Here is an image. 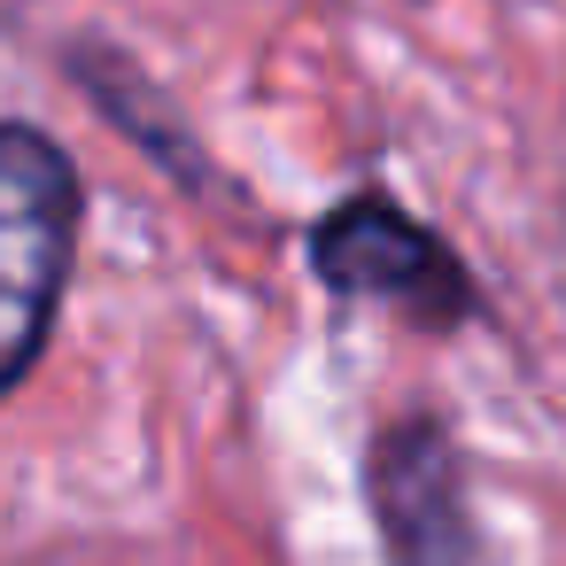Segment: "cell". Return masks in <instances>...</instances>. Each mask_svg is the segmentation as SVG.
<instances>
[{
	"mask_svg": "<svg viewBox=\"0 0 566 566\" xmlns=\"http://www.w3.org/2000/svg\"><path fill=\"white\" fill-rule=\"evenodd\" d=\"M78 218L86 195L71 156L32 125H0V403L48 349L78 256Z\"/></svg>",
	"mask_w": 566,
	"mask_h": 566,
	"instance_id": "6da1fadb",
	"label": "cell"
},
{
	"mask_svg": "<svg viewBox=\"0 0 566 566\" xmlns=\"http://www.w3.org/2000/svg\"><path fill=\"white\" fill-rule=\"evenodd\" d=\"M311 272L342 303H396L403 318L450 334L481 311L465 264L388 195H349L311 226Z\"/></svg>",
	"mask_w": 566,
	"mask_h": 566,
	"instance_id": "7a4b0ae2",
	"label": "cell"
},
{
	"mask_svg": "<svg viewBox=\"0 0 566 566\" xmlns=\"http://www.w3.org/2000/svg\"><path fill=\"white\" fill-rule=\"evenodd\" d=\"M373 520L388 566H465V504H458V450L434 419H403L373 442Z\"/></svg>",
	"mask_w": 566,
	"mask_h": 566,
	"instance_id": "3957f363",
	"label": "cell"
}]
</instances>
